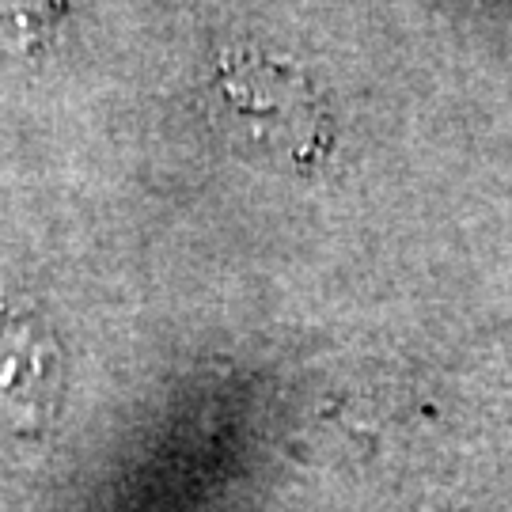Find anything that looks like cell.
<instances>
[{"mask_svg":"<svg viewBox=\"0 0 512 512\" xmlns=\"http://www.w3.org/2000/svg\"><path fill=\"white\" fill-rule=\"evenodd\" d=\"M61 0H0V50H31L54 31Z\"/></svg>","mask_w":512,"mask_h":512,"instance_id":"2","label":"cell"},{"mask_svg":"<svg viewBox=\"0 0 512 512\" xmlns=\"http://www.w3.org/2000/svg\"><path fill=\"white\" fill-rule=\"evenodd\" d=\"M224 99L247 122L255 141L300 167L315 164L334 141L319 95L311 92L304 73L285 61L243 54L224 80Z\"/></svg>","mask_w":512,"mask_h":512,"instance_id":"1","label":"cell"}]
</instances>
